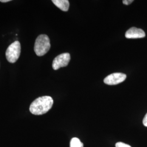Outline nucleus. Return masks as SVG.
<instances>
[{"label":"nucleus","instance_id":"f257e3e1","mask_svg":"<svg viewBox=\"0 0 147 147\" xmlns=\"http://www.w3.org/2000/svg\"><path fill=\"white\" fill-rule=\"evenodd\" d=\"M53 99L50 96L39 97L32 102L30 106L31 113L34 115H42L47 113L53 106Z\"/></svg>","mask_w":147,"mask_h":147},{"label":"nucleus","instance_id":"f03ea898","mask_svg":"<svg viewBox=\"0 0 147 147\" xmlns=\"http://www.w3.org/2000/svg\"><path fill=\"white\" fill-rule=\"evenodd\" d=\"M50 47L49 37L46 34H40L36 40L34 50L38 56H42L49 51Z\"/></svg>","mask_w":147,"mask_h":147},{"label":"nucleus","instance_id":"7ed1b4c3","mask_svg":"<svg viewBox=\"0 0 147 147\" xmlns=\"http://www.w3.org/2000/svg\"><path fill=\"white\" fill-rule=\"evenodd\" d=\"M21 53V45L18 41H16L8 47L5 52L7 61L11 63L16 62Z\"/></svg>","mask_w":147,"mask_h":147},{"label":"nucleus","instance_id":"20e7f679","mask_svg":"<svg viewBox=\"0 0 147 147\" xmlns=\"http://www.w3.org/2000/svg\"><path fill=\"white\" fill-rule=\"evenodd\" d=\"M70 61V55L69 53H64L59 55L53 61V69L56 70L62 67H65L68 65Z\"/></svg>","mask_w":147,"mask_h":147},{"label":"nucleus","instance_id":"39448f33","mask_svg":"<svg viewBox=\"0 0 147 147\" xmlns=\"http://www.w3.org/2000/svg\"><path fill=\"white\" fill-rule=\"evenodd\" d=\"M126 78V74L121 73H116L107 76L104 80L105 84L116 85L123 82Z\"/></svg>","mask_w":147,"mask_h":147},{"label":"nucleus","instance_id":"423d86ee","mask_svg":"<svg viewBox=\"0 0 147 147\" xmlns=\"http://www.w3.org/2000/svg\"><path fill=\"white\" fill-rule=\"evenodd\" d=\"M145 36L146 33L143 30L136 27L130 28L125 33V37L127 39L142 38Z\"/></svg>","mask_w":147,"mask_h":147},{"label":"nucleus","instance_id":"0eeeda50","mask_svg":"<svg viewBox=\"0 0 147 147\" xmlns=\"http://www.w3.org/2000/svg\"><path fill=\"white\" fill-rule=\"evenodd\" d=\"M53 3L61 10L67 11L69 8V2L68 0H53Z\"/></svg>","mask_w":147,"mask_h":147},{"label":"nucleus","instance_id":"6e6552de","mask_svg":"<svg viewBox=\"0 0 147 147\" xmlns=\"http://www.w3.org/2000/svg\"><path fill=\"white\" fill-rule=\"evenodd\" d=\"M70 147H84V144L78 138L74 137L70 142Z\"/></svg>","mask_w":147,"mask_h":147},{"label":"nucleus","instance_id":"1a4fd4ad","mask_svg":"<svg viewBox=\"0 0 147 147\" xmlns=\"http://www.w3.org/2000/svg\"><path fill=\"white\" fill-rule=\"evenodd\" d=\"M116 147H131L130 145L125 144L123 142H117L116 144Z\"/></svg>","mask_w":147,"mask_h":147},{"label":"nucleus","instance_id":"9d476101","mask_svg":"<svg viewBox=\"0 0 147 147\" xmlns=\"http://www.w3.org/2000/svg\"><path fill=\"white\" fill-rule=\"evenodd\" d=\"M133 1H134L133 0H124L123 1V3L125 5H129L131 4L132 2H133Z\"/></svg>","mask_w":147,"mask_h":147},{"label":"nucleus","instance_id":"9b49d317","mask_svg":"<svg viewBox=\"0 0 147 147\" xmlns=\"http://www.w3.org/2000/svg\"><path fill=\"white\" fill-rule=\"evenodd\" d=\"M143 124L144 126L147 127V113L146 115V116H144V117L143 118Z\"/></svg>","mask_w":147,"mask_h":147},{"label":"nucleus","instance_id":"f8f14e48","mask_svg":"<svg viewBox=\"0 0 147 147\" xmlns=\"http://www.w3.org/2000/svg\"><path fill=\"white\" fill-rule=\"evenodd\" d=\"M10 1H11V0H0V2H2V3H6V2H8Z\"/></svg>","mask_w":147,"mask_h":147}]
</instances>
